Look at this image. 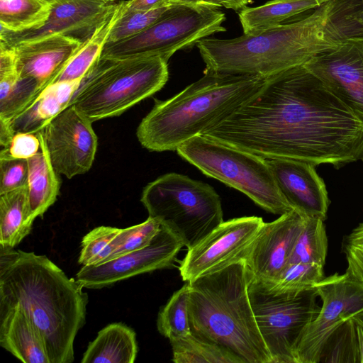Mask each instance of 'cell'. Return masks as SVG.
<instances>
[{"instance_id": "3957f363", "label": "cell", "mask_w": 363, "mask_h": 363, "mask_svg": "<svg viewBox=\"0 0 363 363\" xmlns=\"http://www.w3.org/2000/svg\"><path fill=\"white\" fill-rule=\"evenodd\" d=\"M330 6L329 0L303 18L232 39L206 38L196 46L206 69L266 78L345 41L329 18Z\"/></svg>"}, {"instance_id": "f1b7e54d", "label": "cell", "mask_w": 363, "mask_h": 363, "mask_svg": "<svg viewBox=\"0 0 363 363\" xmlns=\"http://www.w3.org/2000/svg\"><path fill=\"white\" fill-rule=\"evenodd\" d=\"M50 4L42 0H0L1 28L11 32L34 30L44 25Z\"/></svg>"}, {"instance_id": "8992f818", "label": "cell", "mask_w": 363, "mask_h": 363, "mask_svg": "<svg viewBox=\"0 0 363 363\" xmlns=\"http://www.w3.org/2000/svg\"><path fill=\"white\" fill-rule=\"evenodd\" d=\"M168 78V62L160 57L98 59L68 106L92 123L117 116L160 91Z\"/></svg>"}, {"instance_id": "d4e9b609", "label": "cell", "mask_w": 363, "mask_h": 363, "mask_svg": "<svg viewBox=\"0 0 363 363\" xmlns=\"http://www.w3.org/2000/svg\"><path fill=\"white\" fill-rule=\"evenodd\" d=\"M323 4L319 0H272L259 6L242 9L239 20L244 34L257 33Z\"/></svg>"}, {"instance_id": "6da1fadb", "label": "cell", "mask_w": 363, "mask_h": 363, "mask_svg": "<svg viewBox=\"0 0 363 363\" xmlns=\"http://www.w3.org/2000/svg\"><path fill=\"white\" fill-rule=\"evenodd\" d=\"M201 135L262 158L336 169L363 161V118L303 65L266 77L256 94Z\"/></svg>"}, {"instance_id": "7bdbcfd3", "label": "cell", "mask_w": 363, "mask_h": 363, "mask_svg": "<svg viewBox=\"0 0 363 363\" xmlns=\"http://www.w3.org/2000/svg\"><path fill=\"white\" fill-rule=\"evenodd\" d=\"M222 1L223 7L233 10H238L244 8L251 1V0H222Z\"/></svg>"}, {"instance_id": "e0dca14e", "label": "cell", "mask_w": 363, "mask_h": 363, "mask_svg": "<svg viewBox=\"0 0 363 363\" xmlns=\"http://www.w3.org/2000/svg\"><path fill=\"white\" fill-rule=\"evenodd\" d=\"M306 217L292 209L274 221L264 222L243 258L255 278L270 283L279 277L289 263Z\"/></svg>"}, {"instance_id": "74e56055", "label": "cell", "mask_w": 363, "mask_h": 363, "mask_svg": "<svg viewBox=\"0 0 363 363\" xmlns=\"http://www.w3.org/2000/svg\"><path fill=\"white\" fill-rule=\"evenodd\" d=\"M27 159L0 155V194L28 185Z\"/></svg>"}, {"instance_id": "8fae6325", "label": "cell", "mask_w": 363, "mask_h": 363, "mask_svg": "<svg viewBox=\"0 0 363 363\" xmlns=\"http://www.w3.org/2000/svg\"><path fill=\"white\" fill-rule=\"evenodd\" d=\"M313 288L322 301L317 316L306 327L295 351L296 363H318L333 333L363 311V286L346 273L325 277Z\"/></svg>"}, {"instance_id": "44dd1931", "label": "cell", "mask_w": 363, "mask_h": 363, "mask_svg": "<svg viewBox=\"0 0 363 363\" xmlns=\"http://www.w3.org/2000/svg\"><path fill=\"white\" fill-rule=\"evenodd\" d=\"M82 80L53 83L48 86L27 109L11 123L14 132L36 133L68 107Z\"/></svg>"}, {"instance_id": "60d3db41", "label": "cell", "mask_w": 363, "mask_h": 363, "mask_svg": "<svg viewBox=\"0 0 363 363\" xmlns=\"http://www.w3.org/2000/svg\"><path fill=\"white\" fill-rule=\"evenodd\" d=\"M172 5H186L208 6L213 8L223 7L222 0H170Z\"/></svg>"}, {"instance_id": "e575fe53", "label": "cell", "mask_w": 363, "mask_h": 363, "mask_svg": "<svg viewBox=\"0 0 363 363\" xmlns=\"http://www.w3.org/2000/svg\"><path fill=\"white\" fill-rule=\"evenodd\" d=\"M171 6L150 11H126L125 6L123 13L112 28L106 43H116L145 30L162 18Z\"/></svg>"}, {"instance_id": "ffe728a7", "label": "cell", "mask_w": 363, "mask_h": 363, "mask_svg": "<svg viewBox=\"0 0 363 363\" xmlns=\"http://www.w3.org/2000/svg\"><path fill=\"white\" fill-rule=\"evenodd\" d=\"M0 345L25 363H50L38 328L18 306L0 309Z\"/></svg>"}, {"instance_id": "9a60e30c", "label": "cell", "mask_w": 363, "mask_h": 363, "mask_svg": "<svg viewBox=\"0 0 363 363\" xmlns=\"http://www.w3.org/2000/svg\"><path fill=\"white\" fill-rule=\"evenodd\" d=\"M115 3L103 0H56L44 25L34 30L11 32L0 28V47L13 48L53 35L85 42L112 10Z\"/></svg>"}, {"instance_id": "9c48e42d", "label": "cell", "mask_w": 363, "mask_h": 363, "mask_svg": "<svg viewBox=\"0 0 363 363\" xmlns=\"http://www.w3.org/2000/svg\"><path fill=\"white\" fill-rule=\"evenodd\" d=\"M225 15L218 8L172 5L145 30L128 38L106 43L99 59L125 60L160 57L168 60L216 33L225 31Z\"/></svg>"}, {"instance_id": "f546056e", "label": "cell", "mask_w": 363, "mask_h": 363, "mask_svg": "<svg viewBox=\"0 0 363 363\" xmlns=\"http://www.w3.org/2000/svg\"><path fill=\"white\" fill-rule=\"evenodd\" d=\"M327 253L328 238L324 220L306 216L288 264L315 263L324 266Z\"/></svg>"}, {"instance_id": "d6986e66", "label": "cell", "mask_w": 363, "mask_h": 363, "mask_svg": "<svg viewBox=\"0 0 363 363\" xmlns=\"http://www.w3.org/2000/svg\"><path fill=\"white\" fill-rule=\"evenodd\" d=\"M84 43L72 37L53 35L13 47L19 76L35 79L41 93Z\"/></svg>"}, {"instance_id": "5bb4252c", "label": "cell", "mask_w": 363, "mask_h": 363, "mask_svg": "<svg viewBox=\"0 0 363 363\" xmlns=\"http://www.w3.org/2000/svg\"><path fill=\"white\" fill-rule=\"evenodd\" d=\"M51 163L58 174L71 179L91 167L98 145L92 122L69 106L43 129Z\"/></svg>"}, {"instance_id": "7dc6e473", "label": "cell", "mask_w": 363, "mask_h": 363, "mask_svg": "<svg viewBox=\"0 0 363 363\" xmlns=\"http://www.w3.org/2000/svg\"><path fill=\"white\" fill-rule=\"evenodd\" d=\"M362 19L363 21V0H362Z\"/></svg>"}, {"instance_id": "603a6c76", "label": "cell", "mask_w": 363, "mask_h": 363, "mask_svg": "<svg viewBox=\"0 0 363 363\" xmlns=\"http://www.w3.org/2000/svg\"><path fill=\"white\" fill-rule=\"evenodd\" d=\"M138 354L135 331L121 323L102 328L90 342L82 363H133Z\"/></svg>"}, {"instance_id": "ba28073f", "label": "cell", "mask_w": 363, "mask_h": 363, "mask_svg": "<svg viewBox=\"0 0 363 363\" xmlns=\"http://www.w3.org/2000/svg\"><path fill=\"white\" fill-rule=\"evenodd\" d=\"M176 151L202 173L241 191L267 212L281 216L294 209L280 193L267 162L258 155L201 135Z\"/></svg>"}, {"instance_id": "ab89813d", "label": "cell", "mask_w": 363, "mask_h": 363, "mask_svg": "<svg viewBox=\"0 0 363 363\" xmlns=\"http://www.w3.org/2000/svg\"><path fill=\"white\" fill-rule=\"evenodd\" d=\"M172 6L170 0H129L125 1L126 11H150Z\"/></svg>"}, {"instance_id": "c3c4849f", "label": "cell", "mask_w": 363, "mask_h": 363, "mask_svg": "<svg viewBox=\"0 0 363 363\" xmlns=\"http://www.w3.org/2000/svg\"><path fill=\"white\" fill-rule=\"evenodd\" d=\"M319 1H321V2H323V3H325V2H326V1H329V0H319Z\"/></svg>"}, {"instance_id": "83f0119b", "label": "cell", "mask_w": 363, "mask_h": 363, "mask_svg": "<svg viewBox=\"0 0 363 363\" xmlns=\"http://www.w3.org/2000/svg\"><path fill=\"white\" fill-rule=\"evenodd\" d=\"M169 342L175 363H244L230 350L191 333Z\"/></svg>"}, {"instance_id": "bcb514c9", "label": "cell", "mask_w": 363, "mask_h": 363, "mask_svg": "<svg viewBox=\"0 0 363 363\" xmlns=\"http://www.w3.org/2000/svg\"><path fill=\"white\" fill-rule=\"evenodd\" d=\"M103 1L106 3H113L116 0H103Z\"/></svg>"}, {"instance_id": "4fadbf2b", "label": "cell", "mask_w": 363, "mask_h": 363, "mask_svg": "<svg viewBox=\"0 0 363 363\" xmlns=\"http://www.w3.org/2000/svg\"><path fill=\"white\" fill-rule=\"evenodd\" d=\"M184 247L174 233L161 225L160 230L147 246L98 265L83 266L75 279L86 289L108 286L140 274L174 266Z\"/></svg>"}, {"instance_id": "d590c367", "label": "cell", "mask_w": 363, "mask_h": 363, "mask_svg": "<svg viewBox=\"0 0 363 363\" xmlns=\"http://www.w3.org/2000/svg\"><path fill=\"white\" fill-rule=\"evenodd\" d=\"M160 229V221L150 216L140 224L121 228L118 238L117 247L111 259L147 246Z\"/></svg>"}, {"instance_id": "8d00e7d4", "label": "cell", "mask_w": 363, "mask_h": 363, "mask_svg": "<svg viewBox=\"0 0 363 363\" xmlns=\"http://www.w3.org/2000/svg\"><path fill=\"white\" fill-rule=\"evenodd\" d=\"M341 250L347 262L345 273L363 286V223L343 238Z\"/></svg>"}, {"instance_id": "30bf717a", "label": "cell", "mask_w": 363, "mask_h": 363, "mask_svg": "<svg viewBox=\"0 0 363 363\" xmlns=\"http://www.w3.org/2000/svg\"><path fill=\"white\" fill-rule=\"evenodd\" d=\"M248 296L272 363H296L299 340L320 309L315 289L279 294L252 275Z\"/></svg>"}, {"instance_id": "d6a6232c", "label": "cell", "mask_w": 363, "mask_h": 363, "mask_svg": "<svg viewBox=\"0 0 363 363\" xmlns=\"http://www.w3.org/2000/svg\"><path fill=\"white\" fill-rule=\"evenodd\" d=\"M121 230L119 228L102 225L89 231L82 238L78 263L93 266L111 259L117 247Z\"/></svg>"}, {"instance_id": "52a82bcc", "label": "cell", "mask_w": 363, "mask_h": 363, "mask_svg": "<svg viewBox=\"0 0 363 363\" xmlns=\"http://www.w3.org/2000/svg\"><path fill=\"white\" fill-rule=\"evenodd\" d=\"M140 201L149 216L174 233L187 250L224 221L214 189L181 174L167 173L148 183Z\"/></svg>"}, {"instance_id": "4dcf8cb0", "label": "cell", "mask_w": 363, "mask_h": 363, "mask_svg": "<svg viewBox=\"0 0 363 363\" xmlns=\"http://www.w3.org/2000/svg\"><path fill=\"white\" fill-rule=\"evenodd\" d=\"M189 284L186 281L176 291L157 315V328L159 333L169 340L191 334L188 305Z\"/></svg>"}, {"instance_id": "1f68e13d", "label": "cell", "mask_w": 363, "mask_h": 363, "mask_svg": "<svg viewBox=\"0 0 363 363\" xmlns=\"http://www.w3.org/2000/svg\"><path fill=\"white\" fill-rule=\"evenodd\" d=\"M324 278V266L298 262L288 264L274 281L263 282L276 293L298 294L313 289Z\"/></svg>"}, {"instance_id": "7a4b0ae2", "label": "cell", "mask_w": 363, "mask_h": 363, "mask_svg": "<svg viewBox=\"0 0 363 363\" xmlns=\"http://www.w3.org/2000/svg\"><path fill=\"white\" fill-rule=\"evenodd\" d=\"M45 255L0 247V309L20 307L38 328L50 363H72L87 293Z\"/></svg>"}, {"instance_id": "f6af8a7d", "label": "cell", "mask_w": 363, "mask_h": 363, "mask_svg": "<svg viewBox=\"0 0 363 363\" xmlns=\"http://www.w3.org/2000/svg\"><path fill=\"white\" fill-rule=\"evenodd\" d=\"M42 1H44V2H46V3L49 4H51L54 1H55L56 0H42Z\"/></svg>"}, {"instance_id": "ac0fdd59", "label": "cell", "mask_w": 363, "mask_h": 363, "mask_svg": "<svg viewBox=\"0 0 363 363\" xmlns=\"http://www.w3.org/2000/svg\"><path fill=\"white\" fill-rule=\"evenodd\" d=\"M277 186L295 210L325 220L330 200L325 184L311 163L289 158H264Z\"/></svg>"}, {"instance_id": "5b68a950", "label": "cell", "mask_w": 363, "mask_h": 363, "mask_svg": "<svg viewBox=\"0 0 363 363\" xmlns=\"http://www.w3.org/2000/svg\"><path fill=\"white\" fill-rule=\"evenodd\" d=\"M252 277L242 259L188 281L191 332L230 350L244 363H272L249 299Z\"/></svg>"}, {"instance_id": "4316f807", "label": "cell", "mask_w": 363, "mask_h": 363, "mask_svg": "<svg viewBox=\"0 0 363 363\" xmlns=\"http://www.w3.org/2000/svg\"><path fill=\"white\" fill-rule=\"evenodd\" d=\"M38 82L19 76L17 69L0 76V121L9 125L38 98Z\"/></svg>"}, {"instance_id": "836d02e7", "label": "cell", "mask_w": 363, "mask_h": 363, "mask_svg": "<svg viewBox=\"0 0 363 363\" xmlns=\"http://www.w3.org/2000/svg\"><path fill=\"white\" fill-rule=\"evenodd\" d=\"M357 323L350 318L328 338L321 352L319 362H357Z\"/></svg>"}, {"instance_id": "ee69618b", "label": "cell", "mask_w": 363, "mask_h": 363, "mask_svg": "<svg viewBox=\"0 0 363 363\" xmlns=\"http://www.w3.org/2000/svg\"><path fill=\"white\" fill-rule=\"evenodd\" d=\"M357 324L363 328V311L356 314L352 318Z\"/></svg>"}, {"instance_id": "484cf974", "label": "cell", "mask_w": 363, "mask_h": 363, "mask_svg": "<svg viewBox=\"0 0 363 363\" xmlns=\"http://www.w3.org/2000/svg\"><path fill=\"white\" fill-rule=\"evenodd\" d=\"M28 185L0 194V247L13 248L30 232Z\"/></svg>"}, {"instance_id": "b9f144b4", "label": "cell", "mask_w": 363, "mask_h": 363, "mask_svg": "<svg viewBox=\"0 0 363 363\" xmlns=\"http://www.w3.org/2000/svg\"><path fill=\"white\" fill-rule=\"evenodd\" d=\"M15 134L11 125L0 121V145L4 147H8Z\"/></svg>"}, {"instance_id": "cb8c5ba5", "label": "cell", "mask_w": 363, "mask_h": 363, "mask_svg": "<svg viewBox=\"0 0 363 363\" xmlns=\"http://www.w3.org/2000/svg\"><path fill=\"white\" fill-rule=\"evenodd\" d=\"M125 6V1L115 3L112 10L91 37L84 42L50 84L84 79L99 59L111 30L123 13Z\"/></svg>"}, {"instance_id": "277c9868", "label": "cell", "mask_w": 363, "mask_h": 363, "mask_svg": "<svg viewBox=\"0 0 363 363\" xmlns=\"http://www.w3.org/2000/svg\"><path fill=\"white\" fill-rule=\"evenodd\" d=\"M264 79L205 69L201 79L177 95L155 100L137 128V138L150 151L177 150L230 116L257 92Z\"/></svg>"}, {"instance_id": "f35d334b", "label": "cell", "mask_w": 363, "mask_h": 363, "mask_svg": "<svg viewBox=\"0 0 363 363\" xmlns=\"http://www.w3.org/2000/svg\"><path fill=\"white\" fill-rule=\"evenodd\" d=\"M40 147V142L36 133L16 132L10 145L1 150L0 155L28 160L37 154Z\"/></svg>"}, {"instance_id": "7c38bea8", "label": "cell", "mask_w": 363, "mask_h": 363, "mask_svg": "<svg viewBox=\"0 0 363 363\" xmlns=\"http://www.w3.org/2000/svg\"><path fill=\"white\" fill-rule=\"evenodd\" d=\"M263 223L257 216L223 221L187 250L179 267L182 280L190 281L243 259Z\"/></svg>"}, {"instance_id": "2e32d148", "label": "cell", "mask_w": 363, "mask_h": 363, "mask_svg": "<svg viewBox=\"0 0 363 363\" xmlns=\"http://www.w3.org/2000/svg\"><path fill=\"white\" fill-rule=\"evenodd\" d=\"M303 65L363 118V38L346 40Z\"/></svg>"}, {"instance_id": "7402d4cb", "label": "cell", "mask_w": 363, "mask_h": 363, "mask_svg": "<svg viewBox=\"0 0 363 363\" xmlns=\"http://www.w3.org/2000/svg\"><path fill=\"white\" fill-rule=\"evenodd\" d=\"M36 134L40 142V150L28 159L29 218L33 222L37 217L43 216L55 202L60 186L58 173L49 157L43 130Z\"/></svg>"}]
</instances>
